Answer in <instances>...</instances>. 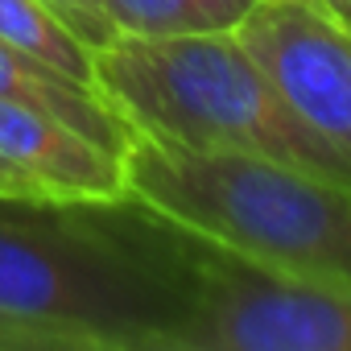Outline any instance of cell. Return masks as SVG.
Instances as JSON below:
<instances>
[{
  "label": "cell",
  "mask_w": 351,
  "mask_h": 351,
  "mask_svg": "<svg viewBox=\"0 0 351 351\" xmlns=\"http://www.w3.org/2000/svg\"><path fill=\"white\" fill-rule=\"evenodd\" d=\"M0 42L79 79L91 83V46L46 5V0H0Z\"/></svg>",
  "instance_id": "9"
},
{
  "label": "cell",
  "mask_w": 351,
  "mask_h": 351,
  "mask_svg": "<svg viewBox=\"0 0 351 351\" xmlns=\"http://www.w3.org/2000/svg\"><path fill=\"white\" fill-rule=\"evenodd\" d=\"M0 169L42 199L112 203L124 191V153L75 132L71 124L0 99Z\"/></svg>",
  "instance_id": "6"
},
{
  "label": "cell",
  "mask_w": 351,
  "mask_h": 351,
  "mask_svg": "<svg viewBox=\"0 0 351 351\" xmlns=\"http://www.w3.org/2000/svg\"><path fill=\"white\" fill-rule=\"evenodd\" d=\"M195 236L136 199L0 195V318L54 351H169Z\"/></svg>",
  "instance_id": "1"
},
{
  "label": "cell",
  "mask_w": 351,
  "mask_h": 351,
  "mask_svg": "<svg viewBox=\"0 0 351 351\" xmlns=\"http://www.w3.org/2000/svg\"><path fill=\"white\" fill-rule=\"evenodd\" d=\"M46 5H50L91 50H99V46H108V42L116 38V29H112V21H108V13H104L99 0H46Z\"/></svg>",
  "instance_id": "10"
},
{
  "label": "cell",
  "mask_w": 351,
  "mask_h": 351,
  "mask_svg": "<svg viewBox=\"0 0 351 351\" xmlns=\"http://www.w3.org/2000/svg\"><path fill=\"white\" fill-rule=\"evenodd\" d=\"M322 9H326L330 17H339V21L351 29V0H322Z\"/></svg>",
  "instance_id": "12"
},
{
  "label": "cell",
  "mask_w": 351,
  "mask_h": 351,
  "mask_svg": "<svg viewBox=\"0 0 351 351\" xmlns=\"http://www.w3.org/2000/svg\"><path fill=\"white\" fill-rule=\"evenodd\" d=\"M302 5H318V9H322V0H302Z\"/></svg>",
  "instance_id": "14"
},
{
  "label": "cell",
  "mask_w": 351,
  "mask_h": 351,
  "mask_svg": "<svg viewBox=\"0 0 351 351\" xmlns=\"http://www.w3.org/2000/svg\"><path fill=\"white\" fill-rule=\"evenodd\" d=\"M116 38H182L228 34L256 0H99Z\"/></svg>",
  "instance_id": "8"
},
{
  "label": "cell",
  "mask_w": 351,
  "mask_h": 351,
  "mask_svg": "<svg viewBox=\"0 0 351 351\" xmlns=\"http://www.w3.org/2000/svg\"><path fill=\"white\" fill-rule=\"evenodd\" d=\"M169 351H351V285L244 261L195 236Z\"/></svg>",
  "instance_id": "4"
},
{
  "label": "cell",
  "mask_w": 351,
  "mask_h": 351,
  "mask_svg": "<svg viewBox=\"0 0 351 351\" xmlns=\"http://www.w3.org/2000/svg\"><path fill=\"white\" fill-rule=\"evenodd\" d=\"M0 195H29V191H25L17 178H13L9 169H0Z\"/></svg>",
  "instance_id": "13"
},
{
  "label": "cell",
  "mask_w": 351,
  "mask_h": 351,
  "mask_svg": "<svg viewBox=\"0 0 351 351\" xmlns=\"http://www.w3.org/2000/svg\"><path fill=\"white\" fill-rule=\"evenodd\" d=\"M0 99L9 104H25L34 112H46L62 124H71L75 132L99 141L104 149H116L124 153L132 128L120 120V112L91 87V83H79L13 46L0 42Z\"/></svg>",
  "instance_id": "7"
},
{
  "label": "cell",
  "mask_w": 351,
  "mask_h": 351,
  "mask_svg": "<svg viewBox=\"0 0 351 351\" xmlns=\"http://www.w3.org/2000/svg\"><path fill=\"white\" fill-rule=\"evenodd\" d=\"M95 91L132 132L207 153H252L351 178L285 108L248 46L228 34L112 38L91 54Z\"/></svg>",
  "instance_id": "3"
},
{
  "label": "cell",
  "mask_w": 351,
  "mask_h": 351,
  "mask_svg": "<svg viewBox=\"0 0 351 351\" xmlns=\"http://www.w3.org/2000/svg\"><path fill=\"white\" fill-rule=\"evenodd\" d=\"M0 351H54L38 330L21 326V322H9L0 318Z\"/></svg>",
  "instance_id": "11"
},
{
  "label": "cell",
  "mask_w": 351,
  "mask_h": 351,
  "mask_svg": "<svg viewBox=\"0 0 351 351\" xmlns=\"http://www.w3.org/2000/svg\"><path fill=\"white\" fill-rule=\"evenodd\" d=\"M124 191L173 228L244 261L351 285V178L132 132Z\"/></svg>",
  "instance_id": "2"
},
{
  "label": "cell",
  "mask_w": 351,
  "mask_h": 351,
  "mask_svg": "<svg viewBox=\"0 0 351 351\" xmlns=\"http://www.w3.org/2000/svg\"><path fill=\"white\" fill-rule=\"evenodd\" d=\"M236 38L261 62L285 108L351 173V29L318 5L256 0Z\"/></svg>",
  "instance_id": "5"
}]
</instances>
